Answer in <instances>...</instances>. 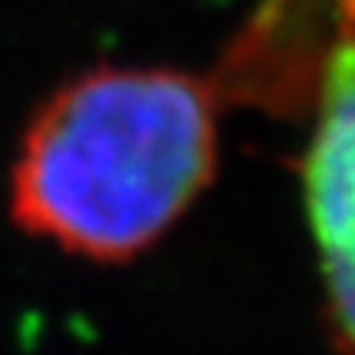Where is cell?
<instances>
[{
  "label": "cell",
  "mask_w": 355,
  "mask_h": 355,
  "mask_svg": "<svg viewBox=\"0 0 355 355\" xmlns=\"http://www.w3.org/2000/svg\"><path fill=\"white\" fill-rule=\"evenodd\" d=\"M220 89L178 69H96L60 89L13 175L20 220L102 260L145 250L214 175Z\"/></svg>",
  "instance_id": "6da1fadb"
},
{
  "label": "cell",
  "mask_w": 355,
  "mask_h": 355,
  "mask_svg": "<svg viewBox=\"0 0 355 355\" xmlns=\"http://www.w3.org/2000/svg\"><path fill=\"white\" fill-rule=\"evenodd\" d=\"M303 188L336 352L355 355V0H329Z\"/></svg>",
  "instance_id": "7a4b0ae2"
}]
</instances>
